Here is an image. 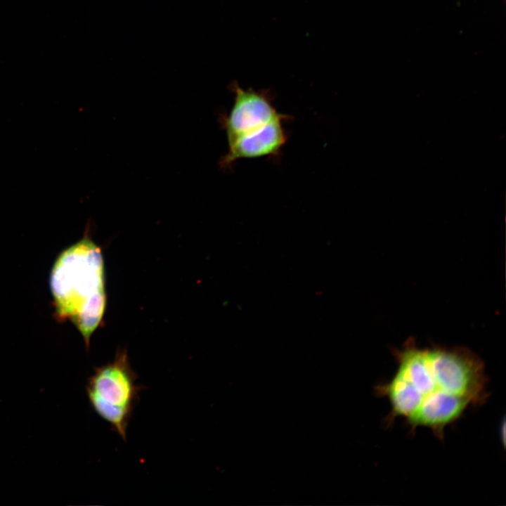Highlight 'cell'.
<instances>
[{
	"label": "cell",
	"instance_id": "3957f363",
	"mask_svg": "<svg viewBox=\"0 0 506 506\" xmlns=\"http://www.w3.org/2000/svg\"><path fill=\"white\" fill-rule=\"evenodd\" d=\"M141 389L125 351H119L113 361L96 368L86 386L93 409L124 440Z\"/></svg>",
	"mask_w": 506,
	"mask_h": 506
},
{
	"label": "cell",
	"instance_id": "277c9868",
	"mask_svg": "<svg viewBox=\"0 0 506 506\" xmlns=\"http://www.w3.org/2000/svg\"><path fill=\"white\" fill-rule=\"evenodd\" d=\"M231 89L234 103L223 122L228 143L284 115L273 107L267 91L244 89L236 82L231 85Z\"/></svg>",
	"mask_w": 506,
	"mask_h": 506
},
{
	"label": "cell",
	"instance_id": "7a4b0ae2",
	"mask_svg": "<svg viewBox=\"0 0 506 506\" xmlns=\"http://www.w3.org/2000/svg\"><path fill=\"white\" fill-rule=\"evenodd\" d=\"M50 283L57 315L74 323L89 349L106 305L100 247L84 238L66 249L52 268Z\"/></svg>",
	"mask_w": 506,
	"mask_h": 506
},
{
	"label": "cell",
	"instance_id": "5b68a950",
	"mask_svg": "<svg viewBox=\"0 0 506 506\" xmlns=\"http://www.w3.org/2000/svg\"><path fill=\"white\" fill-rule=\"evenodd\" d=\"M286 119L287 116L283 115L228 143V150L219 163L221 167H230L240 159L278 155L287 141V134L283 126V122Z\"/></svg>",
	"mask_w": 506,
	"mask_h": 506
},
{
	"label": "cell",
	"instance_id": "6da1fadb",
	"mask_svg": "<svg viewBox=\"0 0 506 506\" xmlns=\"http://www.w3.org/2000/svg\"><path fill=\"white\" fill-rule=\"evenodd\" d=\"M395 355L397 369L378 393L389 399L392 415L412 427L429 428L442 439L446 426L486 398L484 363L468 349L420 348L409 341Z\"/></svg>",
	"mask_w": 506,
	"mask_h": 506
}]
</instances>
